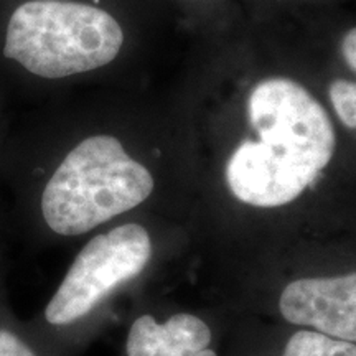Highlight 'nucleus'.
I'll list each match as a JSON object with an SVG mask.
<instances>
[{
  "mask_svg": "<svg viewBox=\"0 0 356 356\" xmlns=\"http://www.w3.org/2000/svg\"><path fill=\"white\" fill-rule=\"evenodd\" d=\"M257 139L231 154L226 181L239 202L257 208L292 203L330 163L335 129L309 89L289 78L262 79L248 97Z\"/></svg>",
  "mask_w": 356,
  "mask_h": 356,
  "instance_id": "obj_1",
  "label": "nucleus"
},
{
  "mask_svg": "<svg viewBox=\"0 0 356 356\" xmlns=\"http://www.w3.org/2000/svg\"><path fill=\"white\" fill-rule=\"evenodd\" d=\"M154 177L126 152L122 142L97 134L79 142L53 172L42 195L51 231L78 236L144 203Z\"/></svg>",
  "mask_w": 356,
  "mask_h": 356,
  "instance_id": "obj_2",
  "label": "nucleus"
},
{
  "mask_svg": "<svg viewBox=\"0 0 356 356\" xmlns=\"http://www.w3.org/2000/svg\"><path fill=\"white\" fill-rule=\"evenodd\" d=\"M124 44L109 12L73 0H26L7 22L3 55L38 78L60 79L113 63Z\"/></svg>",
  "mask_w": 356,
  "mask_h": 356,
  "instance_id": "obj_3",
  "label": "nucleus"
},
{
  "mask_svg": "<svg viewBox=\"0 0 356 356\" xmlns=\"http://www.w3.org/2000/svg\"><path fill=\"white\" fill-rule=\"evenodd\" d=\"M150 256V236L136 222L96 236L71 264L44 317L51 325H68L86 317L115 287L137 277Z\"/></svg>",
  "mask_w": 356,
  "mask_h": 356,
  "instance_id": "obj_4",
  "label": "nucleus"
},
{
  "mask_svg": "<svg viewBox=\"0 0 356 356\" xmlns=\"http://www.w3.org/2000/svg\"><path fill=\"white\" fill-rule=\"evenodd\" d=\"M282 317L337 340L356 341V273L328 279H299L279 299Z\"/></svg>",
  "mask_w": 356,
  "mask_h": 356,
  "instance_id": "obj_5",
  "label": "nucleus"
},
{
  "mask_svg": "<svg viewBox=\"0 0 356 356\" xmlns=\"http://www.w3.org/2000/svg\"><path fill=\"white\" fill-rule=\"evenodd\" d=\"M210 343V327L195 315H173L162 325L142 315L129 330L126 350L127 356H216Z\"/></svg>",
  "mask_w": 356,
  "mask_h": 356,
  "instance_id": "obj_6",
  "label": "nucleus"
},
{
  "mask_svg": "<svg viewBox=\"0 0 356 356\" xmlns=\"http://www.w3.org/2000/svg\"><path fill=\"white\" fill-rule=\"evenodd\" d=\"M284 356H356V345L320 332L302 330L291 337Z\"/></svg>",
  "mask_w": 356,
  "mask_h": 356,
  "instance_id": "obj_7",
  "label": "nucleus"
},
{
  "mask_svg": "<svg viewBox=\"0 0 356 356\" xmlns=\"http://www.w3.org/2000/svg\"><path fill=\"white\" fill-rule=\"evenodd\" d=\"M333 109L346 127L356 129V83L335 79L328 89Z\"/></svg>",
  "mask_w": 356,
  "mask_h": 356,
  "instance_id": "obj_8",
  "label": "nucleus"
},
{
  "mask_svg": "<svg viewBox=\"0 0 356 356\" xmlns=\"http://www.w3.org/2000/svg\"><path fill=\"white\" fill-rule=\"evenodd\" d=\"M0 356H35V353L17 335L0 330Z\"/></svg>",
  "mask_w": 356,
  "mask_h": 356,
  "instance_id": "obj_9",
  "label": "nucleus"
},
{
  "mask_svg": "<svg viewBox=\"0 0 356 356\" xmlns=\"http://www.w3.org/2000/svg\"><path fill=\"white\" fill-rule=\"evenodd\" d=\"M341 55H343L346 65L356 73V26L346 32L341 40Z\"/></svg>",
  "mask_w": 356,
  "mask_h": 356,
  "instance_id": "obj_10",
  "label": "nucleus"
}]
</instances>
